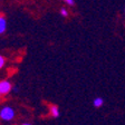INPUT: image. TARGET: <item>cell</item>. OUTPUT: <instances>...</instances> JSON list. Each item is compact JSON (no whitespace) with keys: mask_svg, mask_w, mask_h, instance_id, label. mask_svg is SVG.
<instances>
[{"mask_svg":"<svg viewBox=\"0 0 125 125\" xmlns=\"http://www.w3.org/2000/svg\"><path fill=\"white\" fill-rule=\"evenodd\" d=\"M13 116H15V112L11 107H3L0 112V117L3 121H10L13 118Z\"/></svg>","mask_w":125,"mask_h":125,"instance_id":"1","label":"cell"},{"mask_svg":"<svg viewBox=\"0 0 125 125\" xmlns=\"http://www.w3.org/2000/svg\"><path fill=\"white\" fill-rule=\"evenodd\" d=\"M103 105V98H95L94 99V106L95 107H101Z\"/></svg>","mask_w":125,"mask_h":125,"instance_id":"5","label":"cell"},{"mask_svg":"<svg viewBox=\"0 0 125 125\" xmlns=\"http://www.w3.org/2000/svg\"><path fill=\"white\" fill-rule=\"evenodd\" d=\"M64 1H65L66 3H68V5H70V6H73L74 3H75L74 2V0H64Z\"/></svg>","mask_w":125,"mask_h":125,"instance_id":"8","label":"cell"},{"mask_svg":"<svg viewBox=\"0 0 125 125\" xmlns=\"http://www.w3.org/2000/svg\"><path fill=\"white\" fill-rule=\"evenodd\" d=\"M11 91V83L8 81L0 82V96H3Z\"/></svg>","mask_w":125,"mask_h":125,"instance_id":"2","label":"cell"},{"mask_svg":"<svg viewBox=\"0 0 125 125\" xmlns=\"http://www.w3.org/2000/svg\"><path fill=\"white\" fill-rule=\"evenodd\" d=\"M3 65H5V58L2 56H0V68H2Z\"/></svg>","mask_w":125,"mask_h":125,"instance_id":"7","label":"cell"},{"mask_svg":"<svg viewBox=\"0 0 125 125\" xmlns=\"http://www.w3.org/2000/svg\"><path fill=\"white\" fill-rule=\"evenodd\" d=\"M6 29V19L3 17H0V34H2Z\"/></svg>","mask_w":125,"mask_h":125,"instance_id":"4","label":"cell"},{"mask_svg":"<svg viewBox=\"0 0 125 125\" xmlns=\"http://www.w3.org/2000/svg\"><path fill=\"white\" fill-rule=\"evenodd\" d=\"M50 113H52V115L54 117H58V116H59V111H58V107L55 106V105H52V106L50 107Z\"/></svg>","mask_w":125,"mask_h":125,"instance_id":"3","label":"cell"},{"mask_svg":"<svg viewBox=\"0 0 125 125\" xmlns=\"http://www.w3.org/2000/svg\"><path fill=\"white\" fill-rule=\"evenodd\" d=\"M60 13H62L64 17H67V16H68V12H67V10H66L65 8H62V10H60Z\"/></svg>","mask_w":125,"mask_h":125,"instance_id":"6","label":"cell"}]
</instances>
